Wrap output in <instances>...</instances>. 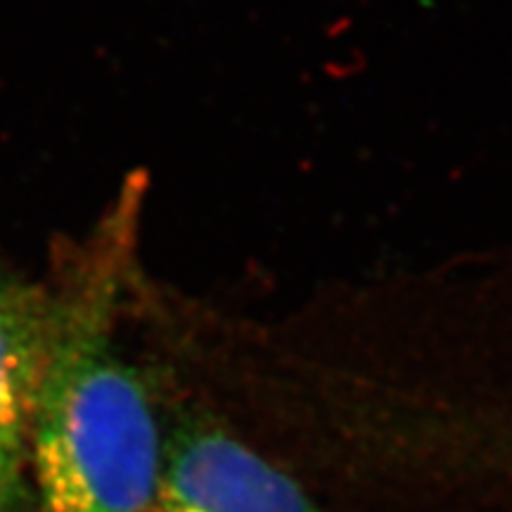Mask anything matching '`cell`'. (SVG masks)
<instances>
[{
	"instance_id": "1",
	"label": "cell",
	"mask_w": 512,
	"mask_h": 512,
	"mask_svg": "<svg viewBox=\"0 0 512 512\" xmlns=\"http://www.w3.org/2000/svg\"><path fill=\"white\" fill-rule=\"evenodd\" d=\"M117 235L50 299L29 444L41 512H155L164 441L145 384L114 354Z\"/></svg>"
},
{
	"instance_id": "2",
	"label": "cell",
	"mask_w": 512,
	"mask_h": 512,
	"mask_svg": "<svg viewBox=\"0 0 512 512\" xmlns=\"http://www.w3.org/2000/svg\"><path fill=\"white\" fill-rule=\"evenodd\" d=\"M155 512H323L285 472L216 430L164 446Z\"/></svg>"
},
{
	"instance_id": "3",
	"label": "cell",
	"mask_w": 512,
	"mask_h": 512,
	"mask_svg": "<svg viewBox=\"0 0 512 512\" xmlns=\"http://www.w3.org/2000/svg\"><path fill=\"white\" fill-rule=\"evenodd\" d=\"M50 342V299L0 275V512H15Z\"/></svg>"
}]
</instances>
